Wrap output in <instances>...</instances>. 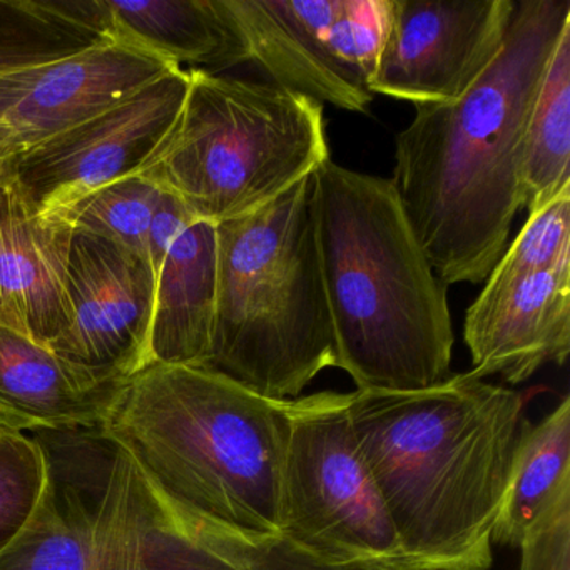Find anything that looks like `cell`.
<instances>
[{"label": "cell", "instance_id": "cell-9", "mask_svg": "<svg viewBox=\"0 0 570 570\" xmlns=\"http://www.w3.org/2000/svg\"><path fill=\"white\" fill-rule=\"evenodd\" d=\"M515 0H389L368 89L413 105L462 98L499 55Z\"/></svg>", "mask_w": 570, "mask_h": 570}, {"label": "cell", "instance_id": "cell-10", "mask_svg": "<svg viewBox=\"0 0 570 570\" xmlns=\"http://www.w3.org/2000/svg\"><path fill=\"white\" fill-rule=\"evenodd\" d=\"M108 446L92 505V570H283L276 542L252 549L213 535L175 509L131 456Z\"/></svg>", "mask_w": 570, "mask_h": 570}, {"label": "cell", "instance_id": "cell-26", "mask_svg": "<svg viewBox=\"0 0 570 570\" xmlns=\"http://www.w3.org/2000/svg\"><path fill=\"white\" fill-rule=\"evenodd\" d=\"M386 12L389 0H342L326 31L333 58L366 89L382 49Z\"/></svg>", "mask_w": 570, "mask_h": 570}, {"label": "cell", "instance_id": "cell-11", "mask_svg": "<svg viewBox=\"0 0 570 570\" xmlns=\"http://www.w3.org/2000/svg\"><path fill=\"white\" fill-rule=\"evenodd\" d=\"M155 285L146 259L72 232L68 323L49 350L99 380L125 383L149 366Z\"/></svg>", "mask_w": 570, "mask_h": 570}, {"label": "cell", "instance_id": "cell-29", "mask_svg": "<svg viewBox=\"0 0 570 570\" xmlns=\"http://www.w3.org/2000/svg\"><path fill=\"white\" fill-rule=\"evenodd\" d=\"M35 69L18 72V75L0 76V126H2V119H4L9 108L28 89ZM0 145H2V128H0ZM0 161L6 163L4 158H2V149H0Z\"/></svg>", "mask_w": 570, "mask_h": 570}, {"label": "cell", "instance_id": "cell-4", "mask_svg": "<svg viewBox=\"0 0 570 570\" xmlns=\"http://www.w3.org/2000/svg\"><path fill=\"white\" fill-rule=\"evenodd\" d=\"M312 218L335 335V366L356 390L419 392L452 373L446 285L433 272L390 178L326 159Z\"/></svg>", "mask_w": 570, "mask_h": 570}, {"label": "cell", "instance_id": "cell-5", "mask_svg": "<svg viewBox=\"0 0 570 570\" xmlns=\"http://www.w3.org/2000/svg\"><path fill=\"white\" fill-rule=\"evenodd\" d=\"M218 303L206 368L272 400H295L335 366V335L312 218V176L216 225Z\"/></svg>", "mask_w": 570, "mask_h": 570}, {"label": "cell", "instance_id": "cell-24", "mask_svg": "<svg viewBox=\"0 0 570 570\" xmlns=\"http://www.w3.org/2000/svg\"><path fill=\"white\" fill-rule=\"evenodd\" d=\"M570 262V186L529 213L515 242L487 276L483 289L499 288L523 276L549 272Z\"/></svg>", "mask_w": 570, "mask_h": 570}, {"label": "cell", "instance_id": "cell-30", "mask_svg": "<svg viewBox=\"0 0 570 570\" xmlns=\"http://www.w3.org/2000/svg\"><path fill=\"white\" fill-rule=\"evenodd\" d=\"M18 432H29L28 425L8 413L0 412V436Z\"/></svg>", "mask_w": 570, "mask_h": 570}, {"label": "cell", "instance_id": "cell-28", "mask_svg": "<svg viewBox=\"0 0 570 570\" xmlns=\"http://www.w3.org/2000/svg\"><path fill=\"white\" fill-rule=\"evenodd\" d=\"M196 222L199 219H196V216L189 212L188 206L181 199L161 189V196H159L158 205H156L151 222H149L148 235H146V259H148L149 268L155 276V283L176 239Z\"/></svg>", "mask_w": 570, "mask_h": 570}, {"label": "cell", "instance_id": "cell-27", "mask_svg": "<svg viewBox=\"0 0 570 570\" xmlns=\"http://www.w3.org/2000/svg\"><path fill=\"white\" fill-rule=\"evenodd\" d=\"M519 549V570H570V487L553 500Z\"/></svg>", "mask_w": 570, "mask_h": 570}, {"label": "cell", "instance_id": "cell-23", "mask_svg": "<svg viewBox=\"0 0 570 570\" xmlns=\"http://www.w3.org/2000/svg\"><path fill=\"white\" fill-rule=\"evenodd\" d=\"M159 196L161 189L148 179L128 176L82 199L66 222L75 233L106 239L146 259V235Z\"/></svg>", "mask_w": 570, "mask_h": 570}, {"label": "cell", "instance_id": "cell-20", "mask_svg": "<svg viewBox=\"0 0 570 570\" xmlns=\"http://www.w3.org/2000/svg\"><path fill=\"white\" fill-rule=\"evenodd\" d=\"M570 186V24L563 28L533 102L523 146L522 199L535 212Z\"/></svg>", "mask_w": 570, "mask_h": 570}, {"label": "cell", "instance_id": "cell-14", "mask_svg": "<svg viewBox=\"0 0 570 570\" xmlns=\"http://www.w3.org/2000/svg\"><path fill=\"white\" fill-rule=\"evenodd\" d=\"M470 373L517 385L570 353V262L482 289L463 322Z\"/></svg>", "mask_w": 570, "mask_h": 570}, {"label": "cell", "instance_id": "cell-12", "mask_svg": "<svg viewBox=\"0 0 570 570\" xmlns=\"http://www.w3.org/2000/svg\"><path fill=\"white\" fill-rule=\"evenodd\" d=\"M178 66L118 39L39 66L2 119L4 161L85 125L176 71Z\"/></svg>", "mask_w": 570, "mask_h": 570}, {"label": "cell", "instance_id": "cell-8", "mask_svg": "<svg viewBox=\"0 0 570 570\" xmlns=\"http://www.w3.org/2000/svg\"><path fill=\"white\" fill-rule=\"evenodd\" d=\"M188 69H176L118 108L6 161L4 171L45 219L66 216L92 193L136 175L175 125Z\"/></svg>", "mask_w": 570, "mask_h": 570}, {"label": "cell", "instance_id": "cell-25", "mask_svg": "<svg viewBox=\"0 0 570 570\" xmlns=\"http://www.w3.org/2000/svg\"><path fill=\"white\" fill-rule=\"evenodd\" d=\"M49 479L51 460L45 443L26 432L0 436V549L24 529Z\"/></svg>", "mask_w": 570, "mask_h": 570}, {"label": "cell", "instance_id": "cell-21", "mask_svg": "<svg viewBox=\"0 0 570 570\" xmlns=\"http://www.w3.org/2000/svg\"><path fill=\"white\" fill-rule=\"evenodd\" d=\"M0 570H92V505L52 469L38 509L0 549Z\"/></svg>", "mask_w": 570, "mask_h": 570}, {"label": "cell", "instance_id": "cell-7", "mask_svg": "<svg viewBox=\"0 0 570 570\" xmlns=\"http://www.w3.org/2000/svg\"><path fill=\"white\" fill-rule=\"evenodd\" d=\"M350 393L320 392L288 402L279 532L332 570H423L396 535L360 453Z\"/></svg>", "mask_w": 570, "mask_h": 570}, {"label": "cell", "instance_id": "cell-2", "mask_svg": "<svg viewBox=\"0 0 570 570\" xmlns=\"http://www.w3.org/2000/svg\"><path fill=\"white\" fill-rule=\"evenodd\" d=\"M348 412L406 556L423 570H489L522 395L466 372L419 392L355 390Z\"/></svg>", "mask_w": 570, "mask_h": 570}, {"label": "cell", "instance_id": "cell-19", "mask_svg": "<svg viewBox=\"0 0 570 570\" xmlns=\"http://www.w3.org/2000/svg\"><path fill=\"white\" fill-rule=\"evenodd\" d=\"M569 487L570 396H563L540 422L523 425L492 543L522 546L553 500Z\"/></svg>", "mask_w": 570, "mask_h": 570}, {"label": "cell", "instance_id": "cell-1", "mask_svg": "<svg viewBox=\"0 0 570 570\" xmlns=\"http://www.w3.org/2000/svg\"><path fill=\"white\" fill-rule=\"evenodd\" d=\"M570 0H517L499 55L453 102L415 105L393 185L443 285L485 283L523 209L527 125Z\"/></svg>", "mask_w": 570, "mask_h": 570}, {"label": "cell", "instance_id": "cell-3", "mask_svg": "<svg viewBox=\"0 0 570 570\" xmlns=\"http://www.w3.org/2000/svg\"><path fill=\"white\" fill-rule=\"evenodd\" d=\"M288 402L215 370L153 363L122 383L98 436L191 522L259 549L282 539Z\"/></svg>", "mask_w": 570, "mask_h": 570}, {"label": "cell", "instance_id": "cell-31", "mask_svg": "<svg viewBox=\"0 0 570 570\" xmlns=\"http://www.w3.org/2000/svg\"><path fill=\"white\" fill-rule=\"evenodd\" d=\"M6 163L0 161V173L4 171Z\"/></svg>", "mask_w": 570, "mask_h": 570}, {"label": "cell", "instance_id": "cell-6", "mask_svg": "<svg viewBox=\"0 0 570 570\" xmlns=\"http://www.w3.org/2000/svg\"><path fill=\"white\" fill-rule=\"evenodd\" d=\"M181 111L136 175L199 222L249 215L330 159L323 105L269 82L188 69Z\"/></svg>", "mask_w": 570, "mask_h": 570}, {"label": "cell", "instance_id": "cell-15", "mask_svg": "<svg viewBox=\"0 0 570 570\" xmlns=\"http://www.w3.org/2000/svg\"><path fill=\"white\" fill-rule=\"evenodd\" d=\"M72 228L45 219L0 173V326L49 346L68 323Z\"/></svg>", "mask_w": 570, "mask_h": 570}, {"label": "cell", "instance_id": "cell-18", "mask_svg": "<svg viewBox=\"0 0 570 570\" xmlns=\"http://www.w3.org/2000/svg\"><path fill=\"white\" fill-rule=\"evenodd\" d=\"M218 303V233L196 222L169 249L158 276L149 332V365L206 368Z\"/></svg>", "mask_w": 570, "mask_h": 570}, {"label": "cell", "instance_id": "cell-22", "mask_svg": "<svg viewBox=\"0 0 570 570\" xmlns=\"http://www.w3.org/2000/svg\"><path fill=\"white\" fill-rule=\"evenodd\" d=\"M69 0H0V76L51 65L101 41Z\"/></svg>", "mask_w": 570, "mask_h": 570}, {"label": "cell", "instance_id": "cell-17", "mask_svg": "<svg viewBox=\"0 0 570 570\" xmlns=\"http://www.w3.org/2000/svg\"><path fill=\"white\" fill-rule=\"evenodd\" d=\"M72 8L102 38L128 42L178 68L216 72L246 62L216 0H72Z\"/></svg>", "mask_w": 570, "mask_h": 570}, {"label": "cell", "instance_id": "cell-13", "mask_svg": "<svg viewBox=\"0 0 570 570\" xmlns=\"http://www.w3.org/2000/svg\"><path fill=\"white\" fill-rule=\"evenodd\" d=\"M342 0H216L246 62L269 85L350 112H366L375 96L333 58L326 31Z\"/></svg>", "mask_w": 570, "mask_h": 570}, {"label": "cell", "instance_id": "cell-16", "mask_svg": "<svg viewBox=\"0 0 570 570\" xmlns=\"http://www.w3.org/2000/svg\"><path fill=\"white\" fill-rule=\"evenodd\" d=\"M121 385L0 326V412L24 422L29 432L98 433Z\"/></svg>", "mask_w": 570, "mask_h": 570}]
</instances>
